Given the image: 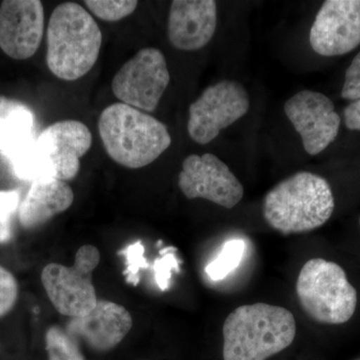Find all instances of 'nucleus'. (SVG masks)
Here are the masks:
<instances>
[{
  "instance_id": "obj_1",
  "label": "nucleus",
  "mask_w": 360,
  "mask_h": 360,
  "mask_svg": "<svg viewBox=\"0 0 360 360\" xmlns=\"http://www.w3.org/2000/svg\"><path fill=\"white\" fill-rule=\"evenodd\" d=\"M222 333L224 360H266L293 342L296 322L290 310L258 302L234 309Z\"/></svg>"
},
{
  "instance_id": "obj_2",
  "label": "nucleus",
  "mask_w": 360,
  "mask_h": 360,
  "mask_svg": "<svg viewBox=\"0 0 360 360\" xmlns=\"http://www.w3.org/2000/svg\"><path fill=\"white\" fill-rule=\"evenodd\" d=\"M103 33L89 13L75 2L59 4L47 26L46 63L59 79L75 82L98 59Z\"/></svg>"
},
{
  "instance_id": "obj_3",
  "label": "nucleus",
  "mask_w": 360,
  "mask_h": 360,
  "mask_svg": "<svg viewBox=\"0 0 360 360\" xmlns=\"http://www.w3.org/2000/svg\"><path fill=\"white\" fill-rule=\"evenodd\" d=\"M98 130L111 160L131 169L148 167L172 144L162 122L122 103L111 104L101 112Z\"/></svg>"
},
{
  "instance_id": "obj_4",
  "label": "nucleus",
  "mask_w": 360,
  "mask_h": 360,
  "mask_svg": "<svg viewBox=\"0 0 360 360\" xmlns=\"http://www.w3.org/2000/svg\"><path fill=\"white\" fill-rule=\"evenodd\" d=\"M335 198L326 179L311 172H298L284 179L265 195L264 217L284 236L322 226L333 215Z\"/></svg>"
},
{
  "instance_id": "obj_5",
  "label": "nucleus",
  "mask_w": 360,
  "mask_h": 360,
  "mask_svg": "<svg viewBox=\"0 0 360 360\" xmlns=\"http://www.w3.org/2000/svg\"><path fill=\"white\" fill-rule=\"evenodd\" d=\"M296 295L310 319L321 323L342 324L354 316L357 292L338 264L310 259L300 270Z\"/></svg>"
},
{
  "instance_id": "obj_6",
  "label": "nucleus",
  "mask_w": 360,
  "mask_h": 360,
  "mask_svg": "<svg viewBox=\"0 0 360 360\" xmlns=\"http://www.w3.org/2000/svg\"><path fill=\"white\" fill-rule=\"evenodd\" d=\"M101 262V252L94 245H84L77 250L73 266L58 264L46 265L41 281L47 296L59 314L77 319L96 307V288L92 272Z\"/></svg>"
},
{
  "instance_id": "obj_7",
  "label": "nucleus",
  "mask_w": 360,
  "mask_h": 360,
  "mask_svg": "<svg viewBox=\"0 0 360 360\" xmlns=\"http://www.w3.org/2000/svg\"><path fill=\"white\" fill-rule=\"evenodd\" d=\"M170 82L167 60L160 49L137 52L116 72L111 89L116 98L139 110L155 111Z\"/></svg>"
},
{
  "instance_id": "obj_8",
  "label": "nucleus",
  "mask_w": 360,
  "mask_h": 360,
  "mask_svg": "<svg viewBox=\"0 0 360 360\" xmlns=\"http://www.w3.org/2000/svg\"><path fill=\"white\" fill-rule=\"evenodd\" d=\"M248 110L250 97L238 82L224 80L210 85L189 108V136L196 143H210Z\"/></svg>"
},
{
  "instance_id": "obj_9",
  "label": "nucleus",
  "mask_w": 360,
  "mask_h": 360,
  "mask_svg": "<svg viewBox=\"0 0 360 360\" xmlns=\"http://www.w3.org/2000/svg\"><path fill=\"white\" fill-rule=\"evenodd\" d=\"M180 191L189 200L203 198L231 210L243 200V184L217 156H187L179 174Z\"/></svg>"
},
{
  "instance_id": "obj_10",
  "label": "nucleus",
  "mask_w": 360,
  "mask_h": 360,
  "mask_svg": "<svg viewBox=\"0 0 360 360\" xmlns=\"http://www.w3.org/2000/svg\"><path fill=\"white\" fill-rule=\"evenodd\" d=\"M284 111L302 136L303 148L309 155H319L335 141L340 116L333 101L321 92H298L284 104Z\"/></svg>"
},
{
  "instance_id": "obj_11",
  "label": "nucleus",
  "mask_w": 360,
  "mask_h": 360,
  "mask_svg": "<svg viewBox=\"0 0 360 360\" xmlns=\"http://www.w3.org/2000/svg\"><path fill=\"white\" fill-rule=\"evenodd\" d=\"M310 45L322 56H338L360 44V0H328L316 14Z\"/></svg>"
},
{
  "instance_id": "obj_12",
  "label": "nucleus",
  "mask_w": 360,
  "mask_h": 360,
  "mask_svg": "<svg viewBox=\"0 0 360 360\" xmlns=\"http://www.w3.org/2000/svg\"><path fill=\"white\" fill-rule=\"evenodd\" d=\"M44 32V9L39 0H6L0 6V49L9 58L34 56Z\"/></svg>"
},
{
  "instance_id": "obj_13",
  "label": "nucleus",
  "mask_w": 360,
  "mask_h": 360,
  "mask_svg": "<svg viewBox=\"0 0 360 360\" xmlns=\"http://www.w3.org/2000/svg\"><path fill=\"white\" fill-rule=\"evenodd\" d=\"M37 143L51 161L56 179L65 181L79 172L80 160L91 148L92 134L84 123L63 120L46 127Z\"/></svg>"
},
{
  "instance_id": "obj_14",
  "label": "nucleus",
  "mask_w": 360,
  "mask_h": 360,
  "mask_svg": "<svg viewBox=\"0 0 360 360\" xmlns=\"http://www.w3.org/2000/svg\"><path fill=\"white\" fill-rule=\"evenodd\" d=\"M132 328V317L122 305L98 300L86 315L71 319L65 330L96 352H108L122 342Z\"/></svg>"
},
{
  "instance_id": "obj_15",
  "label": "nucleus",
  "mask_w": 360,
  "mask_h": 360,
  "mask_svg": "<svg viewBox=\"0 0 360 360\" xmlns=\"http://www.w3.org/2000/svg\"><path fill=\"white\" fill-rule=\"evenodd\" d=\"M217 25L213 0H174L168 18V39L180 51H193L212 40Z\"/></svg>"
},
{
  "instance_id": "obj_16",
  "label": "nucleus",
  "mask_w": 360,
  "mask_h": 360,
  "mask_svg": "<svg viewBox=\"0 0 360 360\" xmlns=\"http://www.w3.org/2000/svg\"><path fill=\"white\" fill-rule=\"evenodd\" d=\"M75 195L71 187L63 180H35L18 208L20 224L32 229L46 224L72 205Z\"/></svg>"
},
{
  "instance_id": "obj_17",
  "label": "nucleus",
  "mask_w": 360,
  "mask_h": 360,
  "mask_svg": "<svg viewBox=\"0 0 360 360\" xmlns=\"http://www.w3.org/2000/svg\"><path fill=\"white\" fill-rule=\"evenodd\" d=\"M34 115L25 103L0 96V153L13 155L34 136Z\"/></svg>"
},
{
  "instance_id": "obj_18",
  "label": "nucleus",
  "mask_w": 360,
  "mask_h": 360,
  "mask_svg": "<svg viewBox=\"0 0 360 360\" xmlns=\"http://www.w3.org/2000/svg\"><path fill=\"white\" fill-rule=\"evenodd\" d=\"M8 160L14 174L18 179L32 182L39 179H56V172L51 161L37 146V139L28 142Z\"/></svg>"
},
{
  "instance_id": "obj_19",
  "label": "nucleus",
  "mask_w": 360,
  "mask_h": 360,
  "mask_svg": "<svg viewBox=\"0 0 360 360\" xmlns=\"http://www.w3.org/2000/svg\"><path fill=\"white\" fill-rule=\"evenodd\" d=\"M49 360H85L78 341L58 326H51L45 335Z\"/></svg>"
},
{
  "instance_id": "obj_20",
  "label": "nucleus",
  "mask_w": 360,
  "mask_h": 360,
  "mask_svg": "<svg viewBox=\"0 0 360 360\" xmlns=\"http://www.w3.org/2000/svg\"><path fill=\"white\" fill-rule=\"evenodd\" d=\"M245 243L241 239H231L213 262L206 266L205 271L212 281H221L240 264L245 253Z\"/></svg>"
},
{
  "instance_id": "obj_21",
  "label": "nucleus",
  "mask_w": 360,
  "mask_h": 360,
  "mask_svg": "<svg viewBox=\"0 0 360 360\" xmlns=\"http://www.w3.org/2000/svg\"><path fill=\"white\" fill-rule=\"evenodd\" d=\"M84 4L97 18L110 22L127 18L139 6L135 0H87Z\"/></svg>"
},
{
  "instance_id": "obj_22",
  "label": "nucleus",
  "mask_w": 360,
  "mask_h": 360,
  "mask_svg": "<svg viewBox=\"0 0 360 360\" xmlns=\"http://www.w3.org/2000/svg\"><path fill=\"white\" fill-rule=\"evenodd\" d=\"M20 193L16 191H0V245L13 236V219L20 208Z\"/></svg>"
},
{
  "instance_id": "obj_23",
  "label": "nucleus",
  "mask_w": 360,
  "mask_h": 360,
  "mask_svg": "<svg viewBox=\"0 0 360 360\" xmlns=\"http://www.w3.org/2000/svg\"><path fill=\"white\" fill-rule=\"evenodd\" d=\"M144 245L141 240L129 245L120 251V255L127 259V269L123 271L127 283L136 286L141 281L139 272L142 269H148L149 265L148 259L144 257Z\"/></svg>"
},
{
  "instance_id": "obj_24",
  "label": "nucleus",
  "mask_w": 360,
  "mask_h": 360,
  "mask_svg": "<svg viewBox=\"0 0 360 360\" xmlns=\"http://www.w3.org/2000/svg\"><path fill=\"white\" fill-rule=\"evenodd\" d=\"M175 251L176 250L174 248H167L161 250V257L158 258L153 264L156 284L162 291L169 288L172 271H179V260L175 255Z\"/></svg>"
},
{
  "instance_id": "obj_25",
  "label": "nucleus",
  "mask_w": 360,
  "mask_h": 360,
  "mask_svg": "<svg viewBox=\"0 0 360 360\" xmlns=\"http://www.w3.org/2000/svg\"><path fill=\"white\" fill-rule=\"evenodd\" d=\"M18 296V285L15 277L0 265V317L13 309Z\"/></svg>"
},
{
  "instance_id": "obj_26",
  "label": "nucleus",
  "mask_w": 360,
  "mask_h": 360,
  "mask_svg": "<svg viewBox=\"0 0 360 360\" xmlns=\"http://www.w3.org/2000/svg\"><path fill=\"white\" fill-rule=\"evenodd\" d=\"M341 97L347 101H354L360 99V52L355 56L345 72Z\"/></svg>"
},
{
  "instance_id": "obj_27",
  "label": "nucleus",
  "mask_w": 360,
  "mask_h": 360,
  "mask_svg": "<svg viewBox=\"0 0 360 360\" xmlns=\"http://www.w3.org/2000/svg\"><path fill=\"white\" fill-rule=\"evenodd\" d=\"M343 113H345V122L347 129L360 130V99L352 101Z\"/></svg>"
},
{
  "instance_id": "obj_28",
  "label": "nucleus",
  "mask_w": 360,
  "mask_h": 360,
  "mask_svg": "<svg viewBox=\"0 0 360 360\" xmlns=\"http://www.w3.org/2000/svg\"><path fill=\"white\" fill-rule=\"evenodd\" d=\"M359 225H360V217H359Z\"/></svg>"
}]
</instances>
